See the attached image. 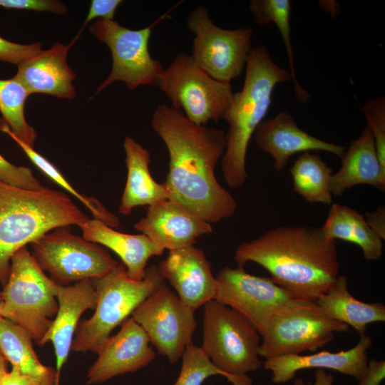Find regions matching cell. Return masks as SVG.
<instances>
[{"label": "cell", "mask_w": 385, "mask_h": 385, "mask_svg": "<svg viewBox=\"0 0 385 385\" xmlns=\"http://www.w3.org/2000/svg\"><path fill=\"white\" fill-rule=\"evenodd\" d=\"M150 123L169 154L168 173L163 183L168 199L210 224L232 217L237 201L215 175L226 148L225 132L196 125L166 104L157 107Z\"/></svg>", "instance_id": "cell-1"}, {"label": "cell", "mask_w": 385, "mask_h": 385, "mask_svg": "<svg viewBox=\"0 0 385 385\" xmlns=\"http://www.w3.org/2000/svg\"><path fill=\"white\" fill-rule=\"evenodd\" d=\"M234 259L238 267L252 262L292 299L315 302L336 282L339 262L336 240L320 228L279 226L240 244Z\"/></svg>", "instance_id": "cell-2"}, {"label": "cell", "mask_w": 385, "mask_h": 385, "mask_svg": "<svg viewBox=\"0 0 385 385\" xmlns=\"http://www.w3.org/2000/svg\"><path fill=\"white\" fill-rule=\"evenodd\" d=\"M90 218L65 192L18 188L0 180V284L4 287L11 260L21 247L58 227H81Z\"/></svg>", "instance_id": "cell-3"}, {"label": "cell", "mask_w": 385, "mask_h": 385, "mask_svg": "<svg viewBox=\"0 0 385 385\" xmlns=\"http://www.w3.org/2000/svg\"><path fill=\"white\" fill-rule=\"evenodd\" d=\"M290 80L289 71L277 65L264 46L252 48L245 67L243 87L234 93L224 118L229 127L221 168L230 188H240L245 183L248 177L246 156L250 141L269 111L275 86Z\"/></svg>", "instance_id": "cell-4"}, {"label": "cell", "mask_w": 385, "mask_h": 385, "mask_svg": "<svg viewBox=\"0 0 385 385\" xmlns=\"http://www.w3.org/2000/svg\"><path fill=\"white\" fill-rule=\"evenodd\" d=\"M98 299L93 316L79 322L71 350L98 353L111 332L160 285L165 283L155 265L146 268L142 280H133L119 263L106 276L91 279Z\"/></svg>", "instance_id": "cell-5"}, {"label": "cell", "mask_w": 385, "mask_h": 385, "mask_svg": "<svg viewBox=\"0 0 385 385\" xmlns=\"http://www.w3.org/2000/svg\"><path fill=\"white\" fill-rule=\"evenodd\" d=\"M57 285L26 246L21 247L11 257L10 274L0 292V316L25 329L41 346L58 311Z\"/></svg>", "instance_id": "cell-6"}, {"label": "cell", "mask_w": 385, "mask_h": 385, "mask_svg": "<svg viewBox=\"0 0 385 385\" xmlns=\"http://www.w3.org/2000/svg\"><path fill=\"white\" fill-rule=\"evenodd\" d=\"M201 349L212 363L240 385H252L247 373L262 365L261 336L235 309L212 299L204 305Z\"/></svg>", "instance_id": "cell-7"}, {"label": "cell", "mask_w": 385, "mask_h": 385, "mask_svg": "<svg viewBox=\"0 0 385 385\" xmlns=\"http://www.w3.org/2000/svg\"><path fill=\"white\" fill-rule=\"evenodd\" d=\"M349 327L328 317L316 302L291 299L272 316L261 334L259 355L265 359L315 351L331 342L335 332Z\"/></svg>", "instance_id": "cell-8"}, {"label": "cell", "mask_w": 385, "mask_h": 385, "mask_svg": "<svg viewBox=\"0 0 385 385\" xmlns=\"http://www.w3.org/2000/svg\"><path fill=\"white\" fill-rule=\"evenodd\" d=\"M156 86L171 101L172 107L198 125L224 119L234 96L230 83L210 77L185 53H178L165 68Z\"/></svg>", "instance_id": "cell-9"}, {"label": "cell", "mask_w": 385, "mask_h": 385, "mask_svg": "<svg viewBox=\"0 0 385 385\" xmlns=\"http://www.w3.org/2000/svg\"><path fill=\"white\" fill-rule=\"evenodd\" d=\"M31 245L36 263L58 285L103 277L119 264L107 250L66 227L53 230Z\"/></svg>", "instance_id": "cell-10"}, {"label": "cell", "mask_w": 385, "mask_h": 385, "mask_svg": "<svg viewBox=\"0 0 385 385\" xmlns=\"http://www.w3.org/2000/svg\"><path fill=\"white\" fill-rule=\"evenodd\" d=\"M187 26L195 34L190 56L201 69L226 83L242 75L252 49V29L220 28L212 22L202 5L190 13Z\"/></svg>", "instance_id": "cell-11"}, {"label": "cell", "mask_w": 385, "mask_h": 385, "mask_svg": "<svg viewBox=\"0 0 385 385\" xmlns=\"http://www.w3.org/2000/svg\"><path fill=\"white\" fill-rule=\"evenodd\" d=\"M160 19L138 30L125 28L114 20L98 19L90 26L91 33L108 46L112 56L111 73L96 94L115 81L124 82L129 90L157 85L165 68L151 56L148 44L152 28Z\"/></svg>", "instance_id": "cell-12"}, {"label": "cell", "mask_w": 385, "mask_h": 385, "mask_svg": "<svg viewBox=\"0 0 385 385\" xmlns=\"http://www.w3.org/2000/svg\"><path fill=\"white\" fill-rule=\"evenodd\" d=\"M194 314L163 283L133 312L131 317L142 327L158 353L175 364L192 342L196 328Z\"/></svg>", "instance_id": "cell-13"}, {"label": "cell", "mask_w": 385, "mask_h": 385, "mask_svg": "<svg viewBox=\"0 0 385 385\" xmlns=\"http://www.w3.org/2000/svg\"><path fill=\"white\" fill-rule=\"evenodd\" d=\"M215 278V299L245 316L260 335L272 314L292 299L270 277L250 274L244 267H224Z\"/></svg>", "instance_id": "cell-14"}, {"label": "cell", "mask_w": 385, "mask_h": 385, "mask_svg": "<svg viewBox=\"0 0 385 385\" xmlns=\"http://www.w3.org/2000/svg\"><path fill=\"white\" fill-rule=\"evenodd\" d=\"M150 339L132 317L126 319L119 332L110 336L98 351V358L88 371V384L103 383L115 376L147 366L155 357Z\"/></svg>", "instance_id": "cell-15"}, {"label": "cell", "mask_w": 385, "mask_h": 385, "mask_svg": "<svg viewBox=\"0 0 385 385\" xmlns=\"http://www.w3.org/2000/svg\"><path fill=\"white\" fill-rule=\"evenodd\" d=\"M158 267L163 279L176 290L180 300L194 311L215 299L216 278L200 248L191 245L169 251Z\"/></svg>", "instance_id": "cell-16"}, {"label": "cell", "mask_w": 385, "mask_h": 385, "mask_svg": "<svg viewBox=\"0 0 385 385\" xmlns=\"http://www.w3.org/2000/svg\"><path fill=\"white\" fill-rule=\"evenodd\" d=\"M253 136L257 148L272 156L273 168L277 171L282 170L289 158L299 153L322 150L342 158L346 150L344 146L322 140L305 132L284 111L263 120Z\"/></svg>", "instance_id": "cell-17"}, {"label": "cell", "mask_w": 385, "mask_h": 385, "mask_svg": "<svg viewBox=\"0 0 385 385\" xmlns=\"http://www.w3.org/2000/svg\"><path fill=\"white\" fill-rule=\"evenodd\" d=\"M134 228L169 251L193 245L197 238L212 232L210 223L168 198L148 206Z\"/></svg>", "instance_id": "cell-18"}, {"label": "cell", "mask_w": 385, "mask_h": 385, "mask_svg": "<svg viewBox=\"0 0 385 385\" xmlns=\"http://www.w3.org/2000/svg\"><path fill=\"white\" fill-rule=\"evenodd\" d=\"M56 297L58 311L41 346L49 341L53 345L56 358L55 385H59L61 371L71 350L79 319L86 310L96 308L98 297L92 280L85 279L67 286L58 284Z\"/></svg>", "instance_id": "cell-19"}, {"label": "cell", "mask_w": 385, "mask_h": 385, "mask_svg": "<svg viewBox=\"0 0 385 385\" xmlns=\"http://www.w3.org/2000/svg\"><path fill=\"white\" fill-rule=\"evenodd\" d=\"M371 345V337L364 334L349 350L339 352L322 351L308 355L275 356L265 359L264 368L271 371L272 381L275 384L286 383L294 377L297 371L309 368L333 369L359 381L367 367V350Z\"/></svg>", "instance_id": "cell-20"}, {"label": "cell", "mask_w": 385, "mask_h": 385, "mask_svg": "<svg viewBox=\"0 0 385 385\" xmlns=\"http://www.w3.org/2000/svg\"><path fill=\"white\" fill-rule=\"evenodd\" d=\"M73 41L68 45L56 42L48 50L23 61L15 77L29 94L44 93L72 99L76 96L73 81L76 74L68 66L67 53Z\"/></svg>", "instance_id": "cell-21"}, {"label": "cell", "mask_w": 385, "mask_h": 385, "mask_svg": "<svg viewBox=\"0 0 385 385\" xmlns=\"http://www.w3.org/2000/svg\"><path fill=\"white\" fill-rule=\"evenodd\" d=\"M80 228L83 238L114 252L125 267L128 276L133 280H142L148 260L161 255L164 251L144 234L120 232L95 218L89 219Z\"/></svg>", "instance_id": "cell-22"}, {"label": "cell", "mask_w": 385, "mask_h": 385, "mask_svg": "<svg viewBox=\"0 0 385 385\" xmlns=\"http://www.w3.org/2000/svg\"><path fill=\"white\" fill-rule=\"evenodd\" d=\"M341 159L340 168L332 175V195H340L347 189L364 184L384 191L385 170L380 164L374 137L368 127L350 143Z\"/></svg>", "instance_id": "cell-23"}, {"label": "cell", "mask_w": 385, "mask_h": 385, "mask_svg": "<svg viewBox=\"0 0 385 385\" xmlns=\"http://www.w3.org/2000/svg\"><path fill=\"white\" fill-rule=\"evenodd\" d=\"M123 147L127 180L118 212L129 215L135 207L150 206L168 199V195L163 184L157 183L150 173L148 150L129 136L125 137Z\"/></svg>", "instance_id": "cell-24"}, {"label": "cell", "mask_w": 385, "mask_h": 385, "mask_svg": "<svg viewBox=\"0 0 385 385\" xmlns=\"http://www.w3.org/2000/svg\"><path fill=\"white\" fill-rule=\"evenodd\" d=\"M315 302L328 317L353 327L360 336L365 334L369 324L385 321L384 304L356 299L350 294L344 275H339L332 287Z\"/></svg>", "instance_id": "cell-25"}, {"label": "cell", "mask_w": 385, "mask_h": 385, "mask_svg": "<svg viewBox=\"0 0 385 385\" xmlns=\"http://www.w3.org/2000/svg\"><path fill=\"white\" fill-rule=\"evenodd\" d=\"M32 342L25 329L0 316V351L6 360L21 374L33 379L36 385H55L56 369L39 361Z\"/></svg>", "instance_id": "cell-26"}, {"label": "cell", "mask_w": 385, "mask_h": 385, "mask_svg": "<svg viewBox=\"0 0 385 385\" xmlns=\"http://www.w3.org/2000/svg\"><path fill=\"white\" fill-rule=\"evenodd\" d=\"M330 238L358 245L365 260L374 261L382 255V239L367 224L364 215L346 205L332 204L321 227Z\"/></svg>", "instance_id": "cell-27"}, {"label": "cell", "mask_w": 385, "mask_h": 385, "mask_svg": "<svg viewBox=\"0 0 385 385\" xmlns=\"http://www.w3.org/2000/svg\"><path fill=\"white\" fill-rule=\"evenodd\" d=\"M294 190L309 203L332 205L333 170L321 157L310 152L299 155L289 169Z\"/></svg>", "instance_id": "cell-28"}, {"label": "cell", "mask_w": 385, "mask_h": 385, "mask_svg": "<svg viewBox=\"0 0 385 385\" xmlns=\"http://www.w3.org/2000/svg\"><path fill=\"white\" fill-rule=\"evenodd\" d=\"M249 9L256 23L265 26L273 23L277 27L286 46L290 76L297 98L307 102L310 95L299 84L294 68V53L291 42L290 13L291 3L289 0H251Z\"/></svg>", "instance_id": "cell-29"}, {"label": "cell", "mask_w": 385, "mask_h": 385, "mask_svg": "<svg viewBox=\"0 0 385 385\" xmlns=\"http://www.w3.org/2000/svg\"><path fill=\"white\" fill-rule=\"evenodd\" d=\"M29 95L15 76L0 79V112L3 120L17 138L34 148L37 133L24 115V106Z\"/></svg>", "instance_id": "cell-30"}, {"label": "cell", "mask_w": 385, "mask_h": 385, "mask_svg": "<svg viewBox=\"0 0 385 385\" xmlns=\"http://www.w3.org/2000/svg\"><path fill=\"white\" fill-rule=\"evenodd\" d=\"M0 130L8 134L41 172L83 203L91 211L95 219L103 222L111 227L118 225V220L115 215L109 212L96 198L88 197L78 192L50 161L36 152L34 148L17 138L4 120L3 123L0 122Z\"/></svg>", "instance_id": "cell-31"}, {"label": "cell", "mask_w": 385, "mask_h": 385, "mask_svg": "<svg viewBox=\"0 0 385 385\" xmlns=\"http://www.w3.org/2000/svg\"><path fill=\"white\" fill-rule=\"evenodd\" d=\"M180 374L173 385H202L209 376L220 375L232 385H240L232 377L218 369L201 347L190 343L182 355Z\"/></svg>", "instance_id": "cell-32"}, {"label": "cell", "mask_w": 385, "mask_h": 385, "mask_svg": "<svg viewBox=\"0 0 385 385\" xmlns=\"http://www.w3.org/2000/svg\"><path fill=\"white\" fill-rule=\"evenodd\" d=\"M375 143L380 164L385 170V99L384 97L368 100L362 106Z\"/></svg>", "instance_id": "cell-33"}, {"label": "cell", "mask_w": 385, "mask_h": 385, "mask_svg": "<svg viewBox=\"0 0 385 385\" xmlns=\"http://www.w3.org/2000/svg\"><path fill=\"white\" fill-rule=\"evenodd\" d=\"M0 180L11 185L33 190L43 189L28 167L17 166L0 154Z\"/></svg>", "instance_id": "cell-34"}, {"label": "cell", "mask_w": 385, "mask_h": 385, "mask_svg": "<svg viewBox=\"0 0 385 385\" xmlns=\"http://www.w3.org/2000/svg\"><path fill=\"white\" fill-rule=\"evenodd\" d=\"M42 44L35 42L21 44L0 36V61L19 65L42 51Z\"/></svg>", "instance_id": "cell-35"}, {"label": "cell", "mask_w": 385, "mask_h": 385, "mask_svg": "<svg viewBox=\"0 0 385 385\" xmlns=\"http://www.w3.org/2000/svg\"><path fill=\"white\" fill-rule=\"evenodd\" d=\"M0 6L8 9L49 11L56 14H63L66 11L64 4L53 0H0Z\"/></svg>", "instance_id": "cell-36"}, {"label": "cell", "mask_w": 385, "mask_h": 385, "mask_svg": "<svg viewBox=\"0 0 385 385\" xmlns=\"http://www.w3.org/2000/svg\"><path fill=\"white\" fill-rule=\"evenodd\" d=\"M122 2L121 0H92L82 28L73 41L75 42L77 40L83 29L91 20L96 18L104 20H113L115 12Z\"/></svg>", "instance_id": "cell-37"}, {"label": "cell", "mask_w": 385, "mask_h": 385, "mask_svg": "<svg viewBox=\"0 0 385 385\" xmlns=\"http://www.w3.org/2000/svg\"><path fill=\"white\" fill-rule=\"evenodd\" d=\"M385 378V361L371 359L359 385H380Z\"/></svg>", "instance_id": "cell-38"}, {"label": "cell", "mask_w": 385, "mask_h": 385, "mask_svg": "<svg viewBox=\"0 0 385 385\" xmlns=\"http://www.w3.org/2000/svg\"><path fill=\"white\" fill-rule=\"evenodd\" d=\"M365 220L370 228L383 240L385 239V209L379 206L372 212H367Z\"/></svg>", "instance_id": "cell-39"}, {"label": "cell", "mask_w": 385, "mask_h": 385, "mask_svg": "<svg viewBox=\"0 0 385 385\" xmlns=\"http://www.w3.org/2000/svg\"><path fill=\"white\" fill-rule=\"evenodd\" d=\"M0 385H36V382L31 377L21 374L16 367L12 366L11 370L4 375Z\"/></svg>", "instance_id": "cell-40"}, {"label": "cell", "mask_w": 385, "mask_h": 385, "mask_svg": "<svg viewBox=\"0 0 385 385\" xmlns=\"http://www.w3.org/2000/svg\"><path fill=\"white\" fill-rule=\"evenodd\" d=\"M334 378L324 369H319L315 372V382L312 385H332ZM294 385H307L302 378L296 379Z\"/></svg>", "instance_id": "cell-41"}, {"label": "cell", "mask_w": 385, "mask_h": 385, "mask_svg": "<svg viewBox=\"0 0 385 385\" xmlns=\"http://www.w3.org/2000/svg\"><path fill=\"white\" fill-rule=\"evenodd\" d=\"M6 372V359L0 351V383Z\"/></svg>", "instance_id": "cell-42"}, {"label": "cell", "mask_w": 385, "mask_h": 385, "mask_svg": "<svg viewBox=\"0 0 385 385\" xmlns=\"http://www.w3.org/2000/svg\"><path fill=\"white\" fill-rule=\"evenodd\" d=\"M1 306H2V299H1V297L0 296V311H1Z\"/></svg>", "instance_id": "cell-43"}]
</instances>
